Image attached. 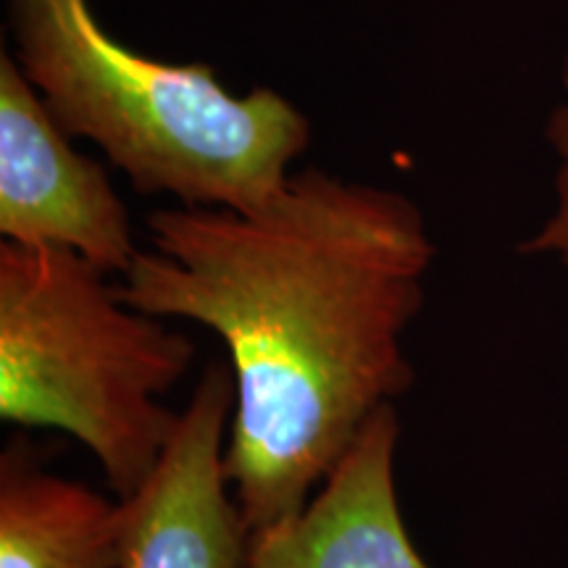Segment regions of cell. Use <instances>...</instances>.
Here are the masks:
<instances>
[{
	"label": "cell",
	"mask_w": 568,
	"mask_h": 568,
	"mask_svg": "<svg viewBox=\"0 0 568 568\" xmlns=\"http://www.w3.org/2000/svg\"><path fill=\"white\" fill-rule=\"evenodd\" d=\"M13 59L71 140H90L140 195L251 213L290 182L311 122L274 88L234 95L203 61L126 48L90 0H6Z\"/></svg>",
	"instance_id": "cell-2"
},
{
	"label": "cell",
	"mask_w": 568,
	"mask_h": 568,
	"mask_svg": "<svg viewBox=\"0 0 568 568\" xmlns=\"http://www.w3.org/2000/svg\"><path fill=\"white\" fill-rule=\"evenodd\" d=\"M124 503L48 471L30 443L0 456V568H122Z\"/></svg>",
	"instance_id": "cell-7"
},
{
	"label": "cell",
	"mask_w": 568,
	"mask_h": 568,
	"mask_svg": "<svg viewBox=\"0 0 568 568\" xmlns=\"http://www.w3.org/2000/svg\"><path fill=\"white\" fill-rule=\"evenodd\" d=\"M564 103L552 111L548 124V140L558 155L556 172V209L542 230L531 234L518 251L527 255H556L568 268V59L564 63Z\"/></svg>",
	"instance_id": "cell-8"
},
{
	"label": "cell",
	"mask_w": 568,
	"mask_h": 568,
	"mask_svg": "<svg viewBox=\"0 0 568 568\" xmlns=\"http://www.w3.org/2000/svg\"><path fill=\"white\" fill-rule=\"evenodd\" d=\"M395 403L368 418L308 503L247 537L245 568H432L408 535L395 481Z\"/></svg>",
	"instance_id": "cell-6"
},
{
	"label": "cell",
	"mask_w": 568,
	"mask_h": 568,
	"mask_svg": "<svg viewBox=\"0 0 568 568\" xmlns=\"http://www.w3.org/2000/svg\"><path fill=\"white\" fill-rule=\"evenodd\" d=\"M148 237L116 293L224 343V466L253 535L301 510L368 418L414 387L403 337L435 240L408 195L316 166L251 213L153 211Z\"/></svg>",
	"instance_id": "cell-1"
},
{
	"label": "cell",
	"mask_w": 568,
	"mask_h": 568,
	"mask_svg": "<svg viewBox=\"0 0 568 568\" xmlns=\"http://www.w3.org/2000/svg\"><path fill=\"white\" fill-rule=\"evenodd\" d=\"M193 361L182 332L80 255L0 245V418L67 432L122 500L159 466L180 424L161 400Z\"/></svg>",
	"instance_id": "cell-3"
},
{
	"label": "cell",
	"mask_w": 568,
	"mask_h": 568,
	"mask_svg": "<svg viewBox=\"0 0 568 568\" xmlns=\"http://www.w3.org/2000/svg\"><path fill=\"white\" fill-rule=\"evenodd\" d=\"M232 410V372L209 364L159 466L122 500V568H245L251 535L224 466Z\"/></svg>",
	"instance_id": "cell-5"
},
{
	"label": "cell",
	"mask_w": 568,
	"mask_h": 568,
	"mask_svg": "<svg viewBox=\"0 0 568 568\" xmlns=\"http://www.w3.org/2000/svg\"><path fill=\"white\" fill-rule=\"evenodd\" d=\"M0 237L74 253L109 276H124L140 253L109 172L71 145L9 51L0 53Z\"/></svg>",
	"instance_id": "cell-4"
}]
</instances>
